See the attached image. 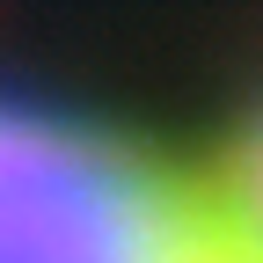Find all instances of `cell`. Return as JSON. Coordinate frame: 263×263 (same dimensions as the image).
<instances>
[{"label":"cell","mask_w":263,"mask_h":263,"mask_svg":"<svg viewBox=\"0 0 263 263\" xmlns=\"http://www.w3.org/2000/svg\"><path fill=\"white\" fill-rule=\"evenodd\" d=\"M0 263H227L212 212L73 117L0 95Z\"/></svg>","instance_id":"cell-1"},{"label":"cell","mask_w":263,"mask_h":263,"mask_svg":"<svg viewBox=\"0 0 263 263\" xmlns=\"http://www.w3.org/2000/svg\"><path fill=\"white\" fill-rule=\"evenodd\" d=\"M227 263H263V124L249 132V146L234 161V190H227V212H212Z\"/></svg>","instance_id":"cell-2"}]
</instances>
